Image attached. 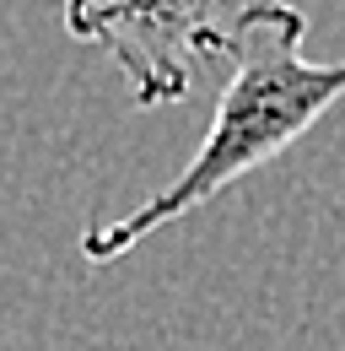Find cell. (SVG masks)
Returning a JSON list of instances; mask_svg holds the SVG:
<instances>
[{
	"label": "cell",
	"instance_id": "1",
	"mask_svg": "<svg viewBox=\"0 0 345 351\" xmlns=\"http://www.w3.org/2000/svg\"><path fill=\"white\" fill-rule=\"evenodd\" d=\"M307 16L292 0H248L232 27V76L216 97V119L189 168L140 200L135 211L108 221H92L81 232V254L92 265H108L146 243L151 232L172 227L178 217L200 211L221 189H232L243 173L275 162L286 146H297L335 103L345 97V60H307Z\"/></svg>",
	"mask_w": 345,
	"mask_h": 351
},
{
	"label": "cell",
	"instance_id": "2",
	"mask_svg": "<svg viewBox=\"0 0 345 351\" xmlns=\"http://www.w3.org/2000/svg\"><path fill=\"white\" fill-rule=\"evenodd\" d=\"M243 5L248 0H65V33L125 71L135 108H162L189 97L211 54H227Z\"/></svg>",
	"mask_w": 345,
	"mask_h": 351
}]
</instances>
